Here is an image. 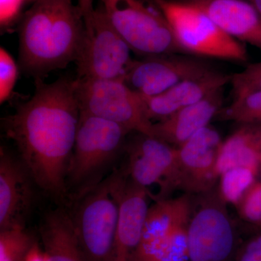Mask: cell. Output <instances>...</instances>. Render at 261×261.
<instances>
[{
  "label": "cell",
  "mask_w": 261,
  "mask_h": 261,
  "mask_svg": "<svg viewBox=\"0 0 261 261\" xmlns=\"http://www.w3.org/2000/svg\"><path fill=\"white\" fill-rule=\"evenodd\" d=\"M35 1H37V0H35Z\"/></svg>",
  "instance_id": "34"
},
{
  "label": "cell",
  "mask_w": 261,
  "mask_h": 261,
  "mask_svg": "<svg viewBox=\"0 0 261 261\" xmlns=\"http://www.w3.org/2000/svg\"><path fill=\"white\" fill-rule=\"evenodd\" d=\"M147 189L127 181L122 195L111 261H137L149 207Z\"/></svg>",
  "instance_id": "13"
},
{
  "label": "cell",
  "mask_w": 261,
  "mask_h": 261,
  "mask_svg": "<svg viewBox=\"0 0 261 261\" xmlns=\"http://www.w3.org/2000/svg\"><path fill=\"white\" fill-rule=\"evenodd\" d=\"M82 12L73 0H37L19 29L22 69L39 77L75 61L83 37Z\"/></svg>",
  "instance_id": "2"
},
{
  "label": "cell",
  "mask_w": 261,
  "mask_h": 261,
  "mask_svg": "<svg viewBox=\"0 0 261 261\" xmlns=\"http://www.w3.org/2000/svg\"><path fill=\"white\" fill-rule=\"evenodd\" d=\"M34 245L25 228L3 230L0 233V261H23Z\"/></svg>",
  "instance_id": "25"
},
{
  "label": "cell",
  "mask_w": 261,
  "mask_h": 261,
  "mask_svg": "<svg viewBox=\"0 0 261 261\" xmlns=\"http://www.w3.org/2000/svg\"><path fill=\"white\" fill-rule=\"evenodd\" d=\"M83 37L75 63L78 79H123L130 59L129 46L117 32L102 7L84 19Z\"/></svg>",
  "instance_id": "8"
},
{
  "label": "cell",
  "mask_w": 261,
  "mask_h": 261,
  "mask_svg": "<svg viewBox=\"0 0 261 261\" xmlns=\"http://www.w3.org/2000/svg\"><path fill=\"white\" fill-rule=\"evenodd\" d=\"M130 152L147 158L162 170L166 177V192L177 185L178 149L154 137L142 135Z\"/></svg>",
  "instance_id": "20"
},
{
  "label": "cell",
  "mask_w": 261,
  "mask_h": 261,
  "mask_svg": "<svg viewBox=\"0 0 261 261\" xmlns=\"http://www.w3.org/2000/svg\"><path fill=\"white\" fill-rule=\"evenodd\" d=\"M127 173L130 181L135 185L147 189V187L159 185L161 193L165 195L166 177L161 168L147 158L129 152V163Z\"/></svg>",
  "instance_id": "24"
},
{
  "label": "cell",
  "mask_w": 261,
  "mask_h": 261,
  "mask_svg": "<svg viewBox=\"0 0 261 261\" xmlns=\"http://www.w3.org/2000/svg\"><path fill=\"white\" fill-rule=\"evenodd\" d=\"M190 219L191 205L180 215L172 229L150 261L189 260L188 228Z\"/></svg>",
  "instance_id": "21"
},
{
  "label": "cell",
  "mask_w": 261,
  "mask_h": 261,
  "mask_svg": "<svg viewBox=\"0 0 261 261\" xmlns=\"http://www.w3.org/2000/svg\"><path fill=\"white\" fill-rule=\"evenodd\" d=\"M231 75L214 70L207 74L184 81L162 93L143 97L149 119H165L183 108L200 102L209 94L223 89Z\"/></svg>",
  "instance_id": "15"
},
{
  "label": "cell",
  "mask_w": 261,
  "mask_h": 261,
  "mask_svg": "<svg viewBox=\"0 0 261 261\" xmlns=\"http://www.w3.org/2000/svg\"><path fill=\"white\" fill-rule=\"evenodd\" d=\"M222 144L219 132L207 126L178 147L176 187L193 193L211 192L219 177L217 163Z\"/></svg>",
  "instance_id": "11"
},
{
  "label": "cell",
  "mask_w": 261,
  "mask_h": 261,
  "mask_svg": "<svg viewBox=\"0 0 261 261\" xmlns=\"http://www.w3.org/2000/svg\"><path fill=\"white\" fill-rule=\"evenodd\" d=\"M191 216L188 228L189 260L224 261L232 252L234 231L219 193L207 196Z\"/></svg>",
  "instance_id": "9"
},
{
  "label": "cell",
  "mask_w": 261,
  "mask_h": 261,
  "mask_svg": "<svg viewBox=\"0 0 261 261\" xmlns=\"http://www.w3.org/2000/svg\"><path fill=\"white\" fill-rule=\"evenodd\" d=\"M129 132L114 122L81 111L67 186L82 189L85 193L87 185L116 159Z\"/></svg>",
  "instance_id": "6"
},
{
  "label": "cell",
  "mask_w": 261,
  "mask_h": 261,
  "mask_svg": "<svg viewBox=\"0 0 261 261\" xmlns=\"http://www.w3.org/2000/svg\"><path fill=\"white\" fill-rule=\"evenodd\" d=\"M198 7L225 33L261 51V13L245 0H185Z\"/></svg>",
  "instance_id": "14"
},
{
  "label": "cell",
  "mask_w": 261,
  "mask_h": 261,
  "mask_svg": "<svg viewBox=\"0 0 261 261\" xmlns=\"http://www.w3.org/2000/svg\"><path fill=\"white\" fill-rule=\"evenodd\" d=\"M233 95L261 89V61L247 65L245 70L231 75Z\"/></svg>",
  "instance_id": "28"
},
{
  "label": "cell",
  "mask_w": 261,
  "mask_h": 261,
  "mask_svg": "<svg viewBox=\"0 0 261 261\" xmlns=\"http://www.w3.org/2000/svg\"><path fill=\"white\" fill-rule=\"evenodd\" d=\"M238 261H261V232L244 247Z\"/></svg>",
  "instance_id": "30"
},
{
  "label": "cell",
  "mask_w": 261,
  "mask_h": 261,
  "mask_svg": "<svg viewBox=\"0 0 261 261\" xmlns=\"http://www.w3.org/2000/svg\"><path fill=\"white\" fill-rule=\"evenodd\" d=\"M76 2L83 18H87L92 15L95 10L94 8L93 0H76Z\"/></svg>",
  "instance_id": "32"
},
{
  "label": "cell",
  "mask_w": 261,
  "mask_h": 261,
  "mask_svg": "<svg viewBox=\"0 0 261 261\" xmlns=\"http://www.w3.org/2000/svg\"><path fill=\"white\" fill-rule=\"evenodd\" d=\"M219 112L221 119L241 125L261 123V89L234 96L232 103Z\"/></svg>",
  "instance_id": "23"
},
{
  "label": "cell",
  "mask_w": 261,
  "mask_h": 261,
  "mask_svg": "<svg viewBox=\"0 0 261 261\" xmlns=\"http://www.w3.org/2000/svg\"><path fill=\"white\" fill-rule=\"evenodd\" d=\"M214 70L209 63L198 58L161 55L132 61L123 80L137 93L152 97L184 81L198 78Z\"/></svg>",
  "instance_id": "10"
},
{
  "label": "cell",
  "mask_w": 261,
  "mask_h": 261,
  "mask_svg": "<svg viewBox=\"0 0 261 261\" xmlns=\"http://www.w3.org/2000/svg\"><path fill=\"white\" fill-rule=\"evenodd\" d=\"M23 261H47L45 253L34 244Z\"/></svg>",
  "instance_id": "31"
},
{
  "label": "cell",
  "mask_w": 261,
  "mask_h": 261,
  "mask_svg": "<svg viewBox=\"0 0 261 261\" xmlns=\"http://www.w3.org/2000/svg\"><path fill=\"white\" fill-rule=\"evenodd\" d=\"M185 53L218 59L246 62L245 46L220 29L198 7L174 0H154Z\"/></svg>",
  "instance_id": "4"
},
{
  "label": "cell",
  "mask_w": 261,
  "mask_h": 261,
  "mask_svg": "<svg viewBox=\"0 0 261 261\" xmlns=\"http://www.w3.org/2000/svg\"><path fill=\"white\" fill-rule=\"evenodd\" d=\"M40 233L47 261H88L71 217L65 211L58 209L46 215Z\"/></svg>",
  "instance_id": "18"
},
{
  "label": "cell",
  "mask_w": 261,
  "mask_h": 261,
  "mask_svg": "<svg viewBox=\"0 0 261 261\" xmlns=\"http://www.w3.org/2000/svg\"><path fill=\"white\" fill-rule=\"evenodd\" d=\"M81 110L75 80L38 81L35 93L5 122L6 134L34 183L63 197Z\"/></svg>",
  "instance_id": "1"
},
{
  "label": "cell",
  "mask_w": 261,
  "mask_h": 261,
  "mask_svg": "<svg viewBox=\"0 0 261 261\" xmlns=\"http://www.w3.org/2000/svg\"><path fill=\"white\" fill-rule=\"evenodd\" d=\"M18 76V67L14 58L4 47L0 48V103L9 99Z\"/></svg>",
  "instance_id": "27"
},
{
  "label": "cell",
  "mask_w": 261,
  "mask_h": 261,
  "mask_svg": "<svg viewBox=\"0 0 261 261\" xmlns=\"http://www.w3.org/2000/svg\"><path fill=\"white\" fill-rule=\"evenodd\" d=\"M223 99V89H219L200 102L153 123V137L169 145L181 147L197 132L208 126L221 111Z\"/></svg>",
  "instance_id": "16"
},
{
  "label": "cell",
  "mask_w": 261,
  "mask_h": 261,
  "mask_svg": "<svg viewBox=\"0 0 261 261\" xmlns=\"http://www.w3.org/2000/svg\"><path fill=\"white\" fill-rule=\"evenodd\" d=\"M191 205L187 196L173 200H159L149 207L137 261H150L166 240L180 215Z\"/></svg>",
  "instance_id": "17"
},
{
  "label": "cell",
  "mask_w": 261,
  "mask_h": 261,
  "mask_svg": "<svg viewBox=\"0 0 261 261\" xmlns=\"http://www.w3.org/2000/svg\"><path fill=\"white\" fill-rule=\"evenodd\" d=\"M75 91L81 111L118 123L129 132L153 137V123L143 96L123 79H77Z\"/></svg>",
  "instance_id": "7"
},
{
  "label": "cell",
  "mask_w": 261,
  "mask_h": 261,
  "mask_svg": "<svg viewBox=\"0 0 261 261\" xmlns=\"http://www.w3.org/2000/svg\"><path fill=\"white\" fill-rule=\"evenodd\" d=\"M24 0H0V25L1 28L9 27L18 18Z\"/></svg>",
  "instance_id": "29"
},
{
  "label": "cell",
  "mask_w": 261,
  "mask_h": 261,
  "mask_svg": "<svg viewBox=\"0 0 261 261\" xmlns=\"http://www.w3.org/2000/svg\"><path fill=\"white\" fill-rule=\"evenodd\" d=\"M250 4L253 5L255 8L261 13V0H245Z\"/></svg>",
  "instance_id": "33"
},
{
  "label": "cell",
  "mask_w": 261,
  "mask_h": 261,
  "mask_svg": "<svg viewBox=\"0 0 261 261\" xmlns=\"http://www.w3.org/2000/svg\"><path fill=\"white\" fill-rule=\"evenodd\" d=\"M234 167L261 169V123L242 124L223 142L217 163L219 176Z\"/></svg>",
  "instance_id": "19"
},
{
  "label": "cell",
  "mask_w": 261,
  "mask_h": 261,
  "mask_svg": "<svg viewBox=\"0 0 261 261\" xmlns=\"http://www.w3.org/2000/svg\"><path fill=\"white\" fill-rule=\"evenodd\" d=\"M258 171L247 167L230 168L220 175L219 193L226 202L238 205L256 181Z\"/></svg>",
  "instance_id": "22"
},
{
  "label": "cell",
  "mask_w": 261,
  "mask_h": 261,
  "mask_svg": "<svg viewBox=\"0 0 261 261\" xmlns=\"http://www.w3.org/2000/svg\"><path fill=\"white\" fill-rule=\"evenodd\" d=\"M237 206L244 221L261 229V178L247 190Z\"/></svg>",
  "instance_id": "26"
},
{
  "label": "cell",
  "mask_w": 261,
  "mask_h": 261,
  "mask_svg": "<svg viewBox=\"0 0 261 261\" xmlns=\"http://www.w3.org/2000/svg\"><path fill=\"white\" fill-rule=\"evenodd\" d=\"M127 172L116 171L84 194L71 217L88 261H111Z\"/></svg>",
  "instance_id": "3"
},
{
  "label": "cell",
  "mask_w": 261,
  "mask_h": 261,
  "mask_svg": "<svg viewBox=\"0 0 261 261\" xmlns=\"http://www.w3.org/2000/svg\"><path fill=\"white\" fill-rule=\"evenodd\" d=\"M32 176L21 161L5 149L0 152V228L25 227L32 207ZM35 184V183H34Z\"/></svg>",
  "instance_id": "12"
},
{
  "label": "cell",
  "mask_w": 261,
  "mask_h": 261,
  "mask_svg": "<svg viewBox=\"0 0 261 261\" xmlns=\"http://www.w3.org/2000/svg\"><path fill=\"white\" fill-rule=\"evenodd\" d=\"M110 22L130 49L147 57L183 53L155 4L145 0H99Z\"/></svg>",
  "instance_id": "5"
}]
</instances>
